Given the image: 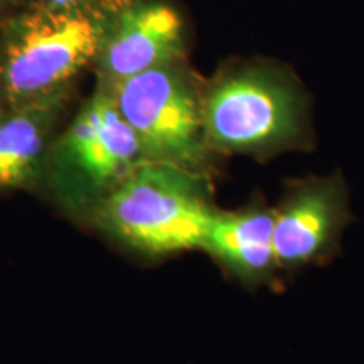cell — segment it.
Segmentation results:
<instances>
[{"label":"cell","instance_id":"obj_1","mask_svg":"<svg viewBox=\"0 0 364 364\" xmlns=\"http://www.w3.org/2000/svg\"><path fill=\"white\" fill-rule=\"evenodd\" d=\"M215 213L206 172L144 161L90 221L132 252L162 258L201 250Z\"/></svg>","mask_w":364,"mask_h":364},{"label":"cell","instance_id":"obj_2","mask_svg":"<svg viewBox=\"0 0 364 364\" xmlns=\"http://www.w3.org/2000/svg\"><path fill=\"white\" fill-rule=\"evenodd\" d=\"M113 16L44 4L14 12L0 29V105L70 98L76 78L97 61Z\"/></svg>","mask_w":364,"mask_h":364},{"label":"cell","instance_id":"obj_3","mask_svg":"<svg viewBox=\"0 0 364 364\" xmlns=\"http://www.w3.org/2000/svg\"><path fill=\"white\" fill-rule=\"evenodd\" d=\"M145 161L139 140L107 86L98 85L63 134L46 164L44 184L73 216L90 220L108 194Z\"/></svg>","mask_w":364,"mask_h":364},{"label":"cell","instance_id":"obj_4","mask_svg":"<svg viewBox=\"0 0 364 364\" xmlns=\"http://www.w3.org/2000/svg\"><path fill=\"white\" fill-rule=\"evenodd\" d=\"M204 134L211 150L268 156L302 139L304 108L297 90L267 68L220 76L203 95Z\"/></svg>","mask_w":364,"mask_h":364},{"label":"cell","instance_id":"obj_5","mask_svg":"<svg viewBox=\"0 0 364 364\" xmlns=\"http://www.w3.org/2000/svg\"><path fill=\"white\" fill-rule=\"evenodd\" d=\"M107 88L134 130L145 161L206 172L213 150L204 134L203 95L181 61L152 68Z\"/></svg>","mask_w":364,"mask_h":364},{"label":"cell","instance_id":"obj_6","mask_svg":"<svg viewBox=\"0 0 364 364\" xmlns=\"http://www.w3.org/2000/svg\"><path fill=\"white\" fill-rule=\"evenodd\" d=\"M348 194L338 176L311 177L287 191L273 209V247L280 270L324 260L349 223Z\"/></svg>","mask_w":364,"mask_h":364},{"label":"cell","instance_id":"obj_7","mask_svg":"<svg viewBox=\"0 0 364 364\" xmlns=\"http://www.w3.org/2000/svg\"><path fill=\"white\" fill-rule=\"evenodd\" d=\"M184 27L164 2L134 0L112 17L95 61L98 85L113 86L152 68L181 61Z\"/></svg>","mask_w":364,"mask_h":364},{"label":"cell","instance_id":"obj_8","mask_svg":"<svg viewBox=\"0 0 364 364\" xmlns=\"http://www.w3.org/2000/svg\"><path fill=\"white\" fill-rule=\"evenodd\" d=\"M68 98L0 105V191L44 184L49 150Z\"/></svg>","mask_w":364,"mask_h":364},{"label":"cell","instance_id":"obj_9","mask_svg":"<svg viewBox=\"0 0 364 364\" xmlns=\"http://www.w3.org/2000/svg\"><path fill=\"white\" fill-rule=\"evenodd\" d=\"M201 250L243 284H270L280 270L273 247V209L257 203L238 211L216 209Z\"/></svg>","mask_w":364,"mask_h":364},{"label":"cell","instance_id":"obj_10","mask_svg":"<svg viewBox=\"0 0 364 364\" xmlns=\"http://www.w3.org/2000/svg\"><path fill=\"white\" fill-rule=\"evenodd\" d=\"M44 6L59 11H86V12H102L117 14L130 2L127 0H43Z\"/></svg>","mask_w":364,"mask_h":364},{"label":"cell","instance_id":"obj_11","mask_svg":"<svg viewBox=\"0 0 364 364\" xmlns=\"http://www.w3.org/2000/svg\"><path fill=\"white\" fill-rule=\"evenodd\" d=\"M22 0H0V14H9L21 6Z\"/></svg>","mask_w":364,"mask_h":364},{"label":"cell","instance_id":"obj_12","mask_svg":"<svg viewBox=\"0 0 364 364\" xmlns=\"http://www.w3.org/2000/svg\"><path fill=\"white\" fill-rule=\"evenodd\" d=\"M127 2H134V0H127Z\"/></svg>","mask_w":364,"mask_h":364}]
</instances>
